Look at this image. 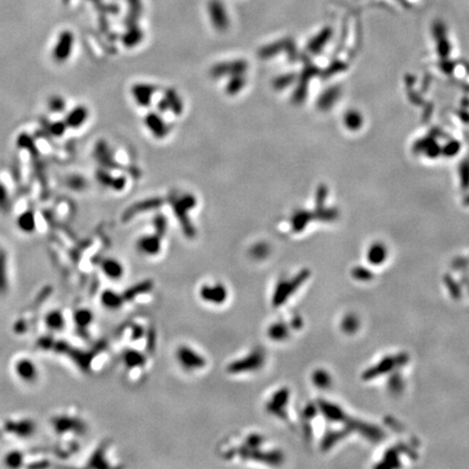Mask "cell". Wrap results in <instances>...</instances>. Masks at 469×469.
I'll return each mask as SVG.
<instances>
[{
	"label": "cell",
	"instance_id": "29",
	"mask_svg": "<svg viewBox=\"0 0 469 469\" xmlns=\"http://www.w3.org/2000/svg\"><path fill=\"white\" fill-rule=\"evenodd\" d=\"M143 37V35H142V32L139 31V29L137 28H132L130 33H127L125 35V37H124V43L126 46H134V45H136L138 42H140V39H142Z\"/></svg>",
	"mask_w": 469,
	"mask_h": 469
},
{
	"label": "cell",
	"instance_id": "26",
	"mask_svg": "<svg viewBox=\"0 0 469 469\" xmlns=\"http://www.w3.org/2000/svg\"><path fill=\"white\" fill-rule=\"evenodd\" d=\"M48 108L51 112L59 113L66 109V101L60 96H52L48 100Z\"/></svg>",
	"mask_w": 469,
	"mask_h": 469
},
{
	"label": "cell",
	"instance_id": "22",
	"mask_svg": "<svg viewBox=\"0 0 469 469\" xmlns=\"http://www.w3.org/2000/svg\"><path fill=\"white\" fill-rule=\"evenodd\" d=\"M16 145L20 147L21 149H26L28 150L29 152H31L32 155H38V151L36 149V145L34 144V140L33 138L29 136V135L25 134V133H23L21 134L19 137H17L16 139Z\"/></svg>",
	"mask_w": 469,
	"mask_h": 469
},
{
	"label": "cell",
	"instance_id": "6",
	"mask_svg": "<svg viewBox=\"0 0 469 469\" xmlns=\"http://www.w3.org/2000/svg\"><path fill=\"white\" fill-rule=\"evenodd\" d=\"M161 236L156 233L154 234H146L137 240V250L145 255L155 256L161 251Z\"/></svg>",
	"mask_w": 469,
	"mask_h": 469
},
{
	"label": "cell",
	"instance_id": "11",
	"mask_svg": "<svg viewBox=\"0 0 469 469\" xmlns=\"http://www.w3.org/2000/svg\"><path fill=\"white\" fill-rule=\"evenodd\" d=\"M122 360L128 369H140L147 363L146 355L136 349H128L124 351Z\"/></svg>",
	"mask_w": 469,
	"mask_h": 469
},
{
	"label": "cell",
	"instance_id": "27",
	"mask_svg": "<svg viewBox=\"0 0 469 469\" xmlns=\"http://www.w3.org/2000/svg\"><path fill=\"white\" fill-rule=\"evenodd\" d=\"M67 128H68V126H67L66 123H64V121H57V122L51 123V124L48 127V130H49V133L52 135V136L60 137V136H62L64 133H66Z\"/></svg>",
	"mask_w": 469,
	"mask_h": 469
},
{
	"label": "cell",
	"instance_id": "32",
	"mask_svg": "<svg viewBox=\"0 0 469 469\" xmlns=\"http://www.w3.org/2000/svg\"><path fill=\"white\" fill-rule=\"evenodd\" d=\"M155 225H156V234H160V236L162 237L164 234H165L166 232V220L163 218V216H157V219H156V222H155Z\"/></svg>",
	"mask_w": 469,
	"mask_h": 469
},
{
	"label": "cell",
	"instance_id": "18",
	"mask_svg": "<svg viewBox=\"0 0 469 469\" xmlns=\"http://www.w3.org/2000/svg\"><path fill=\"white\" fill-rule=\"evenodd\" d=\"M55 425H56V429L59 431V432H66V431H69L70 432H79L80 430H83L85 426L84 424L81 423V421L79 419H74V418H69V417H62V418H59L55 421Z\"/></svg>",
	"mask_w": 469,
	"mask_h": 469
},
{
	"label": "cell",
	"instance_id": "4",
	"mask_svg": "<svg viewBox=\"0 0 469 469\" xmlns=\"http://www.w3.org/2000/svg\"><path fill=\"white\" fill-rule=\"evenodd\" d=\"M195 204H196V199L190 195H186L181 199H179V200L176 201L174 205L176 215H177L180 224L183 225L181 227L184 228V232L186 233L187 236H189V237H193L195 231H193V227L190 226V222L188 218H187V212L195 207Z\"/></svg>",
	"mask_w": 469,
	"mask_h": 469
},
{
	"label": "cell",
	"instance_id": "25",
	"mask_svg": "<svg viewBox=\"0 0 469 469\" xmlns=\"http://www.w3.org/2000/svg\"><path fill=\"white\" fill-rule=\"evenodd\" d=\"M15 432L17 433L16 436H21V437H27L29 435H32L34 431V426L29 420H22L16 423L15 426Z\"/></svg>",
	"mask_w": 469,
	"mask_h": 469
},
{
	"label": "cell",
	"instance_id": "3",
	"mask_svg": "<svg viewBox=\"0 0 469 469\" xmlns=\"http://www.w3.org/2000/svg\"><path fill=\"white\" fill-rule=\"evenodd\" d=\"M228 289L227 287L222 283H214V284H203L200 289H199V298L204 303L211 304V306H223L225 302H227Z\"/></svg>",
	"mask_w": 469,
	"mask_h": 469
},
{
	"label": "cell",
	"instance_id": "23",
	"mask_svg": "<svg viewBox=\"0 0 469 469\" xmlns=\"http://www.w3.org/2000/svg\"><path fill=\"white\" fill-rule=\"evenodd\" d=\"M245 84V78L243 74H237L234 75L233 78H231L230 83L227 85V92L230 95H234V93H237L240 90L242 89L243 86Z\"/></svg>",
	"mask_w": 469,
	"mask_h": 469
},
{
	"label": "cell",
	"instance_id": "12",
	"mask_svg": "<svg viewBox=\"0 0 469 469\" xmlns=\"http://www.w3.org/2000/svg\"><path fill=\"white\" fill-rule=\"evenodd\" d=\"M88 119V110L84 105H78L67 114L64 123L70 128H78L85 124Z\"/></svg>",
	"mask_w": 469,
	"mask_h": 469
},
{
	"label": "cell",
	"instance_id": "20",
	"mask_svg": "<svg viewBox=\"0 0 469 469\" xmlns=\"http://www.w3.org/2000/svg\"><path fill=\"white\" fill-rule=\"evenodd\" d=\"M74 321L75 325L78 326L79 329H86L89 327L92 321V314L89 310L80 309L78 310L74 314Z\"/></svg>",
	"mask_w": 469,
	"mask_h": 469
},
{
	"label": "cell",
	"instance_id": "8",
	"mask_svg": "<svg viewBox=\"0 0 469 469\" xmlns=\"http://www.w3.org/2000/svg\"><path fill=\"white\" fill-rule=\"evenodd\" d=\"M14 372L16 376L25 383H34L37 379L38 371L34 362L26 357L17 360L14 365Z\"/></svg>",
	"mask_w": 469,
	"mask_h": 469
},
{
	"label": "cell",
	"instance_id": "17",
	"mask_svg": "<svg viewBox=\"0 0 469 469\" xmlns=\"http://www.w3.org/2000/svg\"><path fill=\"white\" fill-rule=\"evenodd\" d=\"M101 268L105 276L113 280L121 279L124 274V267L115 259H105L101 264Z\"/></svg>",
	"mask_w": 469,
	"mask_h": 469
},
{
	"label": "cell",
	"instance_id": "2",
	"mask_svg": "<svg viewBox=\"0 0 469 469\" xmlns=\"http://www.w3.org/2000/svg\"><path fill=\"white\" fill-rule=\"evenodd\" d=\"M264 362V355L260 351L250 352L244 355L230 363L227 366V373L231 375H243L248 373H253L259 371Z\"/></svg>",
	"mask_w": 469,
	"mask_h": 469
},
{
	"label": "cell",
	"instance_id": "24",
	"mask_svg": "<svg viewBox=\"0 0 469 469\" xmlns=\"http://www.w3.org/2000/svg\"><path fill=\"white\" fill-rule=\"evenodd\" d=\"M7 255L0 250V292L7 289Z\"/></svg>",
	"mask_w": 469,
	"mask_h": 469
},
{
	"label": "cell",
	"instance_id": "1",
	"mask_svg": "<svg viewBox=\"0 0 469 469\" xmlns=\"http://www.w3.org/2000/svg\"><path fill=\"white\" fill-rule=\"evenodd\" d=\"M176 360L187 372L202 371L207 367V360L197 350L186 344H181L176 350Z\"/></svg>",
	"mask_w": 469,
	"mask_h": 469
},
{
	"label": "cell",
	"instance_id": "28",
	"mask_svg": "<svg viewBox=\"0 0 469 469\" xmlns=\"http://www.w3.org/2000/svg\"><path fill=\"white\" fill-rule=\"evenodd\" d=\"M166 101L168 103V107L169 109H173L174 111H176V112H179L181 111V108H183V105H181L180 103V100H179V97L177 96V93H176L175 91H169L167 93V96H166Z\"/></svg>",
	"mask_w": 469,
	"mask_h": 469
},
{
	"label": "cell",
	"instance_id": "19",
	"mask_svg": "<svg viewBox=\"0 0 469 469\" xmlns=\"http://www.w3.org/2000/svg\"><path fill=\"white\" fill-rule=\"evenodd\" d=\"M45 319L47 327L54 331L61 330L64 327V324H66V320H64L62 313L59 312V311H52V312H50L46 316Z\"/></svg>",
	"mask_w": 469,
	"mask_h": 469
},
{
	"label": "cell",
	"instance_id": "15",
	"mask_svg": "<svg viewBox=\"0 0 469 469\" xmlns=\"http://www.w3.org/2000/svg\"><path fill=\"white\" fill-rule=\"evenodd\" d=\"M16 226L25 234H32L36 231V218L32 210H26L22 212L16 219Z\"/></svg>",
	"mask_w": 469,
	"mask_h": 469
},
{
	"label": "cell",
	"instance_id": "13",
	"mask_svg": "<svg viewBox=\"0 0 469 469\" xmlns=\"http://www.w3.org/2000/svg\"><path fill=\"white\" fill-rule=\"evenodd\" d=\"M152 288H154V285H152L151 281L146 280V281H142V283H138L137 285L131 287V288H128L127 290L123 292L122 295L126 303L128 301H134L135 299L143 297L144 295H149Z\"/></svg>",
	"mask_w": 469,
	"mask_h": 469
},
{
	"label": "cell",
	"instance_id": "21",
	"mask_svg": "<svg viewBox=\"0 0 469 469\" xmlns=\"http://www.w3.org/2000/svg\"><path fill=\"white\" fill-rule=\"evenodd\" d=\"M12 208V201H11L10 193L7 187L0 180V212L9 213Z\"/></svg>",
	"mask_w": 469,
	"mask_h": 469
},
{
	"label": "cell",
	"instance_id": "9",
	"mask_svg": "<svg viewBox=\"0 0 469 469\" xmlns=\"http://www.w3.org/2000/svg\"><path fill=\"white\" fill-rule=\"evenodd\" d=\"M247 63L242 60H238L231 63H222L219 66H215L212 70V74L214 76H224V75H237L243 74L247 71Z\"/></svg>",
	"mask_w": 469,
	"mask_h": 469
},
{
	"label": "cell",
	"instance_id": "10",
	"mask_svg": "<svg viewBox=\"0 0 469 469\" xmlns=\"http://www.w3.org/2000/svg\"><path fill=\"white\" fill-rule=\"evenodd\" d=\"M146 125L149 128L150 132L157 138H163L168 133V126L165 122L162 120L160 115L156 113H150L146 116Z\"/></svg>",
	"mask_w": 469,
	"mask_h": 469
},
{
	"label": "cell",
	"instance_id": "14",
	"mask_svg": "<svg viewBox=\"0 0 469 469\" xmlns=\"http://www.w3.org/2000/svg\"><path fill=\"white\" fill-rule=\"evenodd\" d=\"M156 90V88L151 85L146 84H137L133 87V95L135 100L137 101L139 105L147 107L149 105L152 99V95Z\"/></svg>",
	"mask_w": 469,
	"mask_h": 469
},
{
	"label": "cell",
	"instance_id": "30",
	"mask_svg": "<svg viewBox=\"0 0 469 469\" xmlns=\"http://www.w3.org/2000/svg\"><path fill=\"white\" fill-rule=\"evenodd\" d=\"M68 186L74 190H80L85 188L86 183L80 176H71L68 178Z\"/></svg>",
	"mask_w": 469,
	"mask_h": 469
},
{
	"label": "cell",
	"instance_id": "16",
	"mask_svg": "<svg viewBox=\"0 0 469 469\" xmlns=\"http://www.w3.org/2000/svg\"><path fill=\"white\" fill-rule=\"evenodd\" d=\"M100 300L102 306L109 310H119L124 306V298H123L122 293H117L110 289L104 290L101 293Z\"/></svg>",
	"mask_w": 469,
	"mask_h": 469
},
{
	"label": "cell",
	"instance_id": "7",
	"mask_svg": "<svg viewBox=\"0 0 469 469\" xmlns=\"http://www.w3.org/2000/svg\"><path fill=\"white\" fill-rule=\"evenodd\" d=\"M209 12L214 27L218 31H225L230 24L227 12L220 0H211L209 3Z\"/></svg>",
	"mask_w": 469,
	"mask_h": 469
},
{
	"label": "cell",
	"instance_id": "31",
	"mask_svg": "<svg viewBox=\"0 0 469 469\" xmlns=\"http://www.w3.org/2000/svg\"><path fill=\"white\" fill-rule=\"evenodd\" d=\"M5 463L10 467H19L22 464V455L20 453H10L5 459Z\"/></svg>",
	"mask_w": 469,
	"mask_h": 469
},
{
	"label": "cell",
	"instance_id": "5",
	"mask_svg": "<svg viewBox=\"0 0 469 469\" xmlns=\"http://www.w3.org/2000/svg\"><path fill=\"white\" fill-rule=\"evenodd\" d=\"M73 44H74V38H73L72 33L63 32L60 35V37H59L57 45L54 48V52H52V56H54L55 61L58 63L66 62L68 59L71 57Z\"/></svg>",
	"mask_w": 469,
	"mask_h": 469
}]
</instances>
